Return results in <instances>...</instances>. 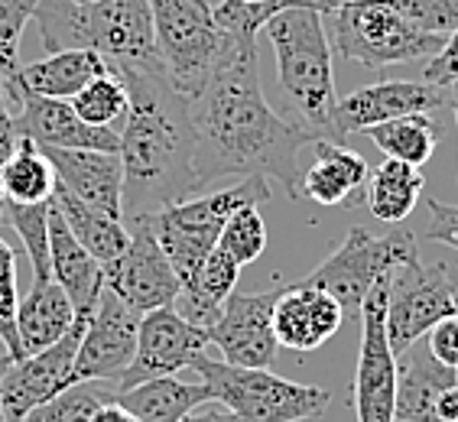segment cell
<instances>
[{"label": "cell", "mask_w": 458, "mask_h": 422, "mask_svg": "<svg viewBox=\"0 0 458 422\" xmlns=\"http://www.w3.org/2000/svg\"><path fill=\"white\" fill-rule=\"evenodd\" d=\"M306 4H312V7H316V0H306ZM318 10V7H316Z\"/></svg>", "instance_id": "obj_52"}, {"label": "cell", "mask_w": 458, "mask_h": 422, "mask_svg": "<svg viewBox=\"0 0 458 422\" xmlns=\"http://www.w3.org/2000/svg\"><path fill=\"white\" fill-rule=\"evenodd\" d=\"M276 296H280V290L231 292L221 316L205 328L208 342L221 351L225 364H234V367H270V364H276V354H280L274 334Z\"/></svg>", "instance_id": "obj_15"}, {"label": "cell", "mask_w": 458, "mask_h": 422, "mask_svg": "<svg viewBox=\"0 0 458 422\" xmlns=\"http://www.w3.org/2000/svg\"><path fill=\"white\" fill-rule=\"evenodd\" d=\"M157 53L173 89L192 101L208 85L221 59L225 33L208 0H150Z\"/></svg>", "instance_id": "obj_8"}, {"label": "cell", "mask_w": 458, "mask_h": 422, "mask_svg": "<svg viewBox=\"0 0 458 422\" xmlns=\"http://www.w3.org/2000/svg\"><path fill=\"white\" fill-rule=\"evenodd\" d=\"M364 137L387 159H400L406 166L423 169L439 143V123L432 121V114H406L368 127Z\"/></svg>", "instance_id": "obj_30"}, {"label": "cell", "mask_w": 458, "mask_h": 422, "mask_svg": "<svg viewBox=\"0 0 458 422\" xmlns=\"http://www.w3.org/2000/svg\"><path fill=\"white\" fill-rule=\"evenodd\" d=\"M111 69L105 55L91 53V49H62V53H49L39 62L20 65V72L10 81H4V89L13 91H30V95L43 97H59V101H72L91 79L105 75Z\"/></svg>", "instance_id": "obj_22"}, {"label": "cell", "mask_w": 458, "mask_h": 422, "mask_svg": "<svg viewBox=\"0 0 458 422\" xmlns=\"http://www.w3.org/2000/svg\"><path fill=\"white\" fill-rule=\"evenodd\" d=\"M0 224H4V195H0Z\"/></svg>", "instance_id": "obj_50"}, {"label": "cell", "mask_w": 458, "mask_h": 422, "mask_svg": "<svg viewBox=\"0 0 458 422\" xmlns=\"http://www.w3.org/2000/svg\"><path fill=\"white\" fill-rule=\"evenodd\" d=\"M452 101H449V107H452V114H455V127H458V85H452Z\"/></svg>", "instance_id": "obj_49"}, {"label": "cell", "mask_w": 458, "mask_h": 422, "mask_svg": "<svg viewBox=\"0 0 458 422\" xmlns=\"http://www.w3.org/2000/svg\"><path fill=\"white\" fill-rule=\"evenodd\" d=\"M55 192V173L33 140L20 137L17 150L0 173V195L13 205H46Z\"/></svg>", "instance_id": "obj_31"}, {"label": "cell", "mask_w": 458, "mask_h": 422, "mask_svg": "<svg viewBox=\"0 0 458 422\" xmlns=\"http://www.w3.org/2000/svg\"><path fill=\"white\" fill-rule=\"evenodd\" d=\"M127 228H131V244L101 266L105 290L114 292L137 316H147L163 306H176L182 283L163 254L159 241L153 238V231L143 221H133Z\"/></svg>", "instance_id": "obj_13"}, {"label": "cell", "mask_w": 458, "mask_h": 422, "mask_svg": "<svg viewBox=\"0 0 458 422\" xmlns=\"http://www.w3.org/2000/svg\"><path fill=\"white\" fill-rule=\"evenodd\" d=\"M10 364H13V358H10V354L0 348V377H4V370H7ZM0 422H7V416H4V406H0Z\"/></svg>", "instance_id": "obj_47"}, {"label": "cell", "mask_w": 458, "mask_h": 422, "mask_svg": "<svg viewBox=\"0 0 458 422\" xmlns=\"http://www.w3.org/2000/svg\"><path fill=\"white\" fill-rule=\"evenodd\" d=\"M423 81L429 85H439V89H452L458 85V30L445 36V43L423 69Z\"/></svg>", "instance_id": "obj_40"}, {"label": "cell", "mask_w": 458, "mask_h": 422, "mask_svg": "<svg viewBox=\"0 0 458 422\" xmlns=\"http://www.w3.org/2000/svg\"><path fill=\"white\" fill-rule=\"evenodd\" d=\"M250 4H257V0H250Z\"/></svg>", "instance_id": "obj_53"}, {"label": "cell", "mask_w": 458, "mask_h": 422, "mask_svg": "<svg viewBox=\"0 0 458 422\" xmlns=\"http://www.w3.org/2000/svg\"><path fill=\"white\" fill-rule=\"evenodd\" d=\"M238 276H241V266L215 247L212 254H208V260L199 266V273L179 292L176 302H182V316L189 322H195V325L208 328L221 316L228 296L238 286Z\"/></svg>", "instance_id": "obj_28"}, {"label": "cell", "mask_w": 458, "mask_h": 422, "mask_svg": "<svg viewBox=\"0 0 458 422\" xmlns=\"http://www.w3.org/2000/svg\"><path fill=\"white\" fill-rule=\"evenodd\" d=\"M416 30L449 36L458 30V0H390Z\"/></svg>", "instance_id": "obj_39"}, {"label": "cell", "mask_w": 458, "mask_h": 422, "mask_svg": "<svg viewBox=\"0 0 458 422\" xmlns=\"http://www.w3.org/2000/svg\"><path fill=\"white\" fill-rule=\"evenodd\" d=\"M274 46L280 85L300 111L302 123L318 140L344 143L338 133V95L332 75V43L326 33V17L316 7L280 10L264 27Z\"/></svg>", "instance_id": "obj_4"}, {"label": "cell", "mask_w": 458, "mask_h": 422, "mask_svg": "<svg viewBox=\"0 0 458 422\" xmlns=\"http://www.w3.org/2000/svg\"><path fill=\"white\" fill-rule=\"evenodd\" d=\"M33 20L46 53L91 49L111 69H163L150 0H39Z\"/></svg>", "instance_id": "obj_3"}, {"label": "cell", "mask_w": 458, "mask_h": 422, "mask_svg": "<svg viewBox=\"0 0 458 422\" xmlns=\"http://www.w3.org/2000/svg\"><path fill=\"white\" fill-rule=\"evenodd\" d=\"M49 202L59 208V215L65 218L69 231L79 238V244L85 247L101 266H105L107 260H114L123 247L131 244V228H127V221L79 202V198L65 192L62 185H55V192Z\"/></svg>", "instance_id": "obj_27"}, {"label": "cell", "mask_w": 458, "mask_h": 422, "mask_svg": "<svg viewBox=\"0 0 458 422\" xmlns=\"http://www.w3.org/2000/svg\"><path fill=\"white\" fill-rule=\"evenodd\" d=\"M368 208L374 218L400 224L413 215L416 202L423 198L426 176L416 166H406L400 159H384L374 173H368Z\"/></svg>", "instance_id": "obj_29"}, {"label": "cell", "mask_w": 458, "mask_h": 422, "mask_svg": "<svg viewBox=\"0 0 458 422\" xmlns=\"http://www.w3.org/2000/svg\"><path fill=\"white\" fill-rule=\"evenodd\" d=\"M208 332L202 325H195L176 306L153 308L147 316H140V328H137V351H133L131 364L117 377L114 390H133L137 384L157 377H176L179 370L192 367L208 348Z\"/></svg>", "instance_id": "obj_12"}, {"label": "cell", "mask_w": 458, "mask_h": 422, "mask_svg": "<svg viewBox=\"0 0 458 422\" xmlns=\"http://www.w3.org/2000/svg\"><path fill=\"white\" fill-rule=\"evenodd\" d=\"M452 384H458V370L436 361L426 342H416L397 358V422H429L436 396Z\"/></svg>", "instance_id": "obj_24"}, {"label": "cell", "mask_w": 458, "mask_h": 422, "mask_svg": "<svg viewBox=\"0 0 458 422\" xmlns=\"http://www.w3.org/2000/svg\"><path fill=\"white\" fill-rule=\"evenodd\" d=\"M449 316H458V266H426L420 260L394 273L387 292V342L397 358Z\"/></svg>", "instance_id": "obj_10"}, {"label": "cell", "mask_w": 458, "mask_h": 422, "mask_svg": "<svg viewBox=\"0 0 458 422\" xmlns=\"http://www.w3.org/2000/svg\"><path fill=\"white\" fill-rule=\"evenodd\" d=\"M4 221L17 231L27 257L33 264V280L53 276L49 266V202L46 205H13L4 198Z\"/></svg>", "instance_id": "obj_34"}, {"label": "cell", "mask_w": 458, "mask_h": 422, "mask_svg": "<svg viewBox=\"0 0 458 422\" xmlns=\"http://www.w3.org/2000/svg\"><path fill=\"white\" fill-rule=\"evenodd\" d=\"M7 97L17 105V137L39 143V147H59V150H121V133L117 127H91L85 123L69 101L59 97L30 95V91H7Z\"/></svg>", "instance_id": "obj_17"}, {"label": "cell", "mask_w": 458, "mask_h": 422, "mask_svg": "<svg viewBox=\"0 0 458 422\" xmlns=\"http://www.w3.org/2000/svg\"><path fill=\"white\" fill-rule=\"evenodd\" d=\"M17 260H13V247L0 238V344L7 348L13 361L27 358L17 334Z\"/></svg>", "instance_id": "obj_37"}, {"label": "cell", "mask_w": 458, "mask_h": 422, "mask_svg": "<svg viewBox=\"0 0 458 422\" xmlns=\"http://www.w3.org/2000/svg\"><path fill=\"white\" fill-rule=\"evenodd\" d=\"M192 370L202 374V384L238 422H302L332 406V390L293 384L270 367H234L202 354Z\"/></svg>", "instance_id": "obj_7"}, {"label": "cell", "mask_w": 458, "mask_h": 422, "mask_svg": "<svg viewBox=\"0 0 458 422\" xmlns=\"http://www.w3.org/2000/svg\"><path fill=\"white\" fill-rule=\"evenodd\" d=\"M49 266L75 312H95L105 292V273L95 257L79 244L53 202H49Z\"/></svg>", "instance_id": "obj_21"}, {"label": "cell", "mask_w": 458, "mask_h": 422, "mask_svg": "<svg viewBox=\"0 0 458 422\" xmlns=\"http://www.w3.org/2000/svg\"><path fill=\"white\" fill-rule=\"evenodd\" d=\"M429 422H458V384H452L436 396Z\"/></svg>", "instance_id": "obj_45"}, {"label": "cell", "mask_w": 458, "mask_h": 422, "mask_svg": "<svg viewBox=\"0 0 458 422\" xmlns=\"http://www.w3.org/2000/svg\"><path fill=\"white\" fill-rule=\"evenodd\" d=\"M69 4H91V0H69Z\"/></svg>", "instance_id": "obj_51"}, {"label": "cell", "mask_w": 458, "mask_h": 422, "mask_svg": "<svg viewBox=\"0 0 458 422\" xmlns=\"http://www.w3.org/2000/svg\"><path fill=\"white\" fill-rule=\"evenodd\" d=\"M91 422H140V419H137L131 409H123L117 400H107V403L91 416Z\"/></svg>", "instance_id": "obj_46"}, {"label": "cell", "mask_w": 458, "mask_h": 422, "mask_svg": "<svg viewBox=\"0 0 458 422\" xmlns=\"http://www.w3.org/2000/svg\"><path fill=\"white\" fill-rule=\"evenodd\" d=\"M91 312H79L75 325L62 334L59 342L43 351L27 354L13 361L0 377V406L7 422H23V416L33 413L36 406L53 400L55 393L69 390L75 380V354H79L81 332L89 325Z\"/></svg>", "instance_id": "obj_14"}, {"label": "cell", "mask_w": 458, "mask_h": 422, "mask_svg": "<svg viewBox=\"0 0 458 422\" xmlns=\"http://www.w3.org/2000/svg\"><path fill=\"white\" fill-rule=\"evenodd\" d=\"M13 117H17V111H13V101L7 97V89H4V79H0V173H4V166H7V159L13 156V150H17V127H13Z\"/></svg>", "instance_id": "obj_43"}, {"label": "cell", "mask_w": 458, "mask_h": 422, "mask_svg": "<svg viewBox=\"0 0 458 422\" xmlns=\"http://www.w3.org/2000/svg\"><path fill=\"white\" fill-rule=\"evenodd\" d=\"M344 308L342 302L322 286H283L274 306V334L280 348L296 354H309L322 348L332 334L342 328Z\"/></svg>", "instance_id": "obj_19"}, {"label": "cell", "mask_w": 458, "mask_h": 422, "mask_svg": "<svg viewBox=\"0 0 458 422\" xmlns=\"http://www.w3.org/2000/svg\"><path fill=\"white\" fill-rule=\"evenodd\" d=\"M368 163L344 143L316 140V159L300 176V192L322 208H338L368 182Z\"/></svg>", "instance_id": "obj_23"}, {"label": "cell", "mask_w": 458, "mask_h": 422, "mask_svg": "<svg viewBox=\"0 0 458 422\" xmlns=\"http://www.w3.org/2000/svg\"><path fill=\"white\" fill-rule=\"evenodd\" d=\"M342 4H352V0H316V7L322 10V13H328V10L342 7Z\"/></svg>", "instance_id": "obj_48"}, {"label": "cell", "mask_w": 458, "mask_h": 422, "mask_svg": "<svg viewBox=\"0 0 458 422\" xmlns=\"http://www.w3.org/2000/svg\"><path fill=\"white\" fill-rule=\"evenodd\" d=\"M267 198H270V182L260 176H247L238 185L199 195V198H185V202L169 205V208L140 221L153 231V238L159 241L179 283L185 286L218 247L225 221L244 205H260Z\"/></svg>", "instance_id": "obj_5"}, {"label": "cell", "mask_w": 458, "mask_h": 422, "mask_svg": "<svg viewBox=\"0 0 458 422\" xmlns=\"http://www.w3.org/2000/svg\"><path fill=\"white\" fill-rule=\"evenodd\" d=\"M182 422H238V416L231 413L225 403H218V400H208V403L195 406L189 416H182Z\"/></svg>", "instance_id": "obj_44"}, {"label": "cell", "mask_w": 458, "mask_h": 422, "mask_svg": "<svg viewBox=\"0 0 458 422\" xmlns=\"http://www.w3.org/2000/svg\"><path fill=\"white\" fill-rule=\"evenodd\" d=\"M114 400L131 409L140 422H182L195 406L215 400L205 384H185L179 377H157L147 384H137L133 390L114 393Z\"/></svg>", "instance_id": "obj_26"}, {"label": "cell", "mask_w": 458, "mask_h": 422, "mask_svg": "<svg viewBox=\"0 0 458 422\" xmlns=\"http://www.w3.org/2000/svg\"><path fill=\"white\" fill-rule=\"evenodd\" d=\"M127 85V114L121 127V208L133 224L199 192L195 179V127L189 97L166 69H114Z\"/></svg>", "instance_id": "obj_2"}, {"label": "cell", "mask_w": 458, "mask_h": 422, "mask_svg": "<svg viewBox=\"0 0 458 422\" xmlns=\"http://www.w3.org/2000/svg\"><path fill=\"white\" fill-rule=\"evenodd\" d=\"M426 208H429V238L436 244H445L452 250H458V205H445L439 198H429Z\"/></svg>", "instance_id": "obj_42"}, {"label": "cell", "mask_w": 458, "mask_h": 422, "mask_svg": "<svg viewBox=\"0 0 458 422\" xmlns=\"http://www.w3.org/2000/svg\"><path fill=\"white\" fill-rule=\"evenodd\" d=\"M195 127V179L260 176L300 198V150L318 137L306 123H290L267 105L257 65V39L225 36L212 79L189 101Z\"/></svg>", "instance_id": "obj_1"}, {"label": "cell", "mask_w": 458, "mask_h": 422, "mask_svg": "<svg viewBox=\"0 0 458 422\" xmlns=\"http://www.w3.org/2000/svg\"><path fill=\"white\" fill-rule=\"evenodd\" d=\"M69 105L91 127H117L127 114V85L114 69H107L105 75L91 79Z\"/></svg>", "instance_id": "obj_33"}, {"label": "cell", "mask_w": 458, "mask_h": 422, "mask_svg": "<svg viewBox=\"0 0 458 422\" xmlns=\"http://www.w3.org/2000/svg\"><path fill=\"white\" fill-rule=\"evenodd\" d=\"M390 280L377 283L358 312L361 316V351H358V374H354L358 422H397V354L390 351L387 342Z\"/></svg>", "instance_id": "obj_11"}, {"label": "cell", "mask_w": 458, "mask_h": 422, "mask_svg": "<svg viewBox=\"0 0 458 422\" xmlns=\"http://www.w3.org/2000/svg\"><path fill=\"white\" fill-rule=\"evenodd\" d=\"M218 250L228 254L238 266L260 260V254L267 250V224L257 205H244L225 221L218 234Z\"/></svg>", "instance_id": "obj_36"}, {"label": "cell", "mask_w": 458, "mask_h": 422, "mask_svg": "<svg viewBox=\"0 0 458 422\" xmlns=\"http://www.w3.org/2000/svg\"><path fill=\"white\" fill-rule=\"evenodd\" d=\"M75 306L69 302L55 276L33 280V290L17 302V334L23 354H36L55 344L75 325Z\"/></svg>", "instance_id": "obj_25"}, {"label": "cell", "mask_w": 458, "mask_h": 422, "mask_svg": "<svg viewBox=\"0 0 458 422\" xmlns=\"http://www.w3.org/2000/svg\"><path fill=\"white\" fill-rule=\"evenodd\" d=\"M137 328L140 316L127 308L114 292L105 290L81 332L79 354H75V380H101L117 384L133 351H137Z\"/></svg>", "instance_id": "obj_16"}, {"label": "cell", "mask_w": 458, "mask_h": 422, "mask_svg": "<svg viewBox=\"0 0 458 422\" xmlns=\"http://www.w3.org/2000/svg\"><path fill=\"white\" fill-rule=\"evenodd\" d=\"M117 390L105 387L101 380H81V384H72L69 390L55 393L53 400H46L33 409V413L23 416V422H91V416L114 400Z\"/></svg>", "instance_id": "obj_32"}, {"label": "cell", "mask_w": 458, "mask_h": 422, "mask_svg": "<svg viewBox=\"0 0 458 422\" xmlns=\"http://www.w3.org/2000/svg\"><path fill=\"white\" fill-rule=\"evenodd\" d=\"M449 101L452 91L429 85V81H374V85L352 91L348 97H338V133L342 140H348L352 133H364L368 127H377L394 117L432 114Z\"/></svg>", "instance_id": "obj_18"}, {"label": "cell", "mask_w": 458, "mask_h": 422, "mask_svg": "<svg viewBox=\"0 0 458 422\" xmlns=\"http://www.w3.org/2000/svg\"><path fill=\"white\" fill-rule=\"evenodd\" d=\"M290 7H312L306 0H221L218 7H212V17L225 36L234 39H257V33L267 27V20H274L280 10Z\"/></svg>", "instance_id": "obj_35"}, {"label": "cell", "mask_w": 458, "mask_h": 422, "mask_svg": "<svg viewBox=\"0 0 458 422\" xmlns=\"http://www.w3.org/2000/svg\"><path fill=\"white\" fill-rule=\"evenodd\" d=\"M423 342L436 361L458 370V316L442 318L439 325H432Z\"/></svg>", "instance_id": "obj_41"}, {"label": "cell", "mask_w": 458, "mask_h": 422, "mask_svg": "<svg viewBox=\"0 0 458 422\" xmlns=\"http://www.w3.org/2000/svg\"><path fill=\"white\" fill-rule=\"evenodd\" d=\"M39 0H0V79L10 81L20 72V36L33 20Z\"/></svg>", "instance_id": "obj_38"}, {"label": "cell", "mask_w": 458, "mask_h": 422, "mask_svg": "<svg viewBox=\"0 0 458 422\" xmlns=\"http://www.w3.org/2000/svg\"><path fill=\"white\" fill-rule=\"evenodd\" d=\"M420 264V247L410 231L370 234L368 228H352L335 254L309 273V286H322L342 302L344 312H361L368 292L390 280L403 266Z\"/></svg>", "instance_id": "obj_9"}, {"label": "cell", "mask_w": 458, "mask_h": 422, "mask_svg": "<svg viewBox=\"0 0 458 422\" xmlns=\"http://www.w3.org/2000/svg\"><path fill=\"white\" fill-rule=\"evenodd\" d=\"M328 43L342 59L358 62L364 69H387L403 62L436 55L445 36L416 30L390 0H352L322 13Z\"/></svg>", "instance_id": "obj_6"}, {"label": "cell", "mask_w": 458, "mask_h": 422, "mask_svg": "<svg viewBox=\"0 0 458 422\" xmlns=\"http://www.w3.org/2000/svg\"><path fill=\"white\" fill-rule=\"evenodd\" d=\"M39 147V143H36ZM46 159L53 163L55 185H62L79 202L101 208L114 218H123L121 208V185L123 169L117 153L101 150H59V147H39Z\"/></svg>", "instance_id": "obj_20"}]
</instances>
